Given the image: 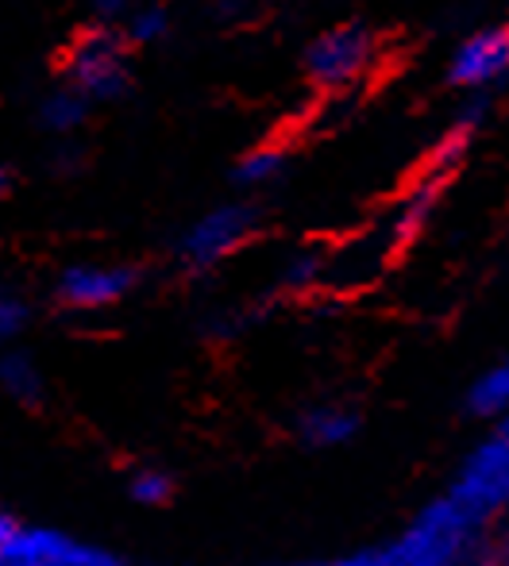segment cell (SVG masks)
<instances>
[{"instance_id": "obj_1", "label": "cell", "mask_w": 509, "mask_h": 566, "mask_svg": "<svg viewBox=\"0 0 509 566\" xmlns=\"http://www.w3.org/2000/svg\"><path fill=\"white\" fill-rule=\"evenodd\" d=\"M509 521V443L490 432L382 547L386 566H475Z\"/></svg>"}, {"instance_id": "obj_2", "label": "cell", "mask_w": 509, "mask_h": 566, "mask_svg": "<svg viewBox=\"0 0 509 566\" xmlns=\"http://www.w3.org/2000/svg\"><path fill=\"white\" fill-rule=\"evenodd\" d=\"M127 39L121 28L108 23H93V28L77 31L74 43L62 62V74L74 93H82L90 105H108L121 101L132 90V59H127Z\"/></svg>"}, {"instance_id": "obj_3", "label": "cell", "mask_w": 509, "mask_h": 566, "mask_svg": "<svg viewBox=\"0 0 509 566\" xmlns=\"http://www.w3.org/2000/svg\"><path fill=\"white\" fill-rule=\"evenodd\" d=\"M262 209L254 201H225L217 209L201 212L174 243V259L189 277L212 274L220 262L240 254L259 235Z\"/></svg>"}, {"instance_id": "obj_4", "label": "cell", "mask_w": 509, "mask_h": 566, "mask_svg": "<svg viewBox=\"0 0 509 566\" xmlns=\"http://www.w3.org/2000/svg\"><path fill=\"white\" fill-rule=\"evenodd\" d=\"M375 31L360 20H347L340 28H329L305 46V74L324 93L347 90V85H355L367 74V66L375 62Z\"/></svg>"}, {"instance_id": "obj_5", "label": "cell", "mask_w": 509, "mask_h": 566, "mask_svg": "<svg viewBox=\"0 0 509 566\" xmlns=\"http://www.w3.org/2000/svg\"><path fill=\"white\" fill-rule=\"evenodd\" d=\"M143 285V270L132 262H70L59 270L51 297L66 313H108Z\"/></svg>"}, {"instance_id": "obj_6", "label": "cell", "mask_w": 509, "mask_h": 566, "mask_svg": "<svg viewBox=\"0 0 509 566\" xmlns=\"http://www.w3.org/2000/svg\"><path fill=\"white\" fill-rule=\"evenodd\" d=\"M121 555L108 547L85 544L59 528L20 524L12 539L0 547V566H116Z\"/></svg>"}, {"instance_id": "obj_7", "label": "cell", "mask_w": 509, "mask_h": 566, "mask_svg": "<svg viewBox=\"0 0 509 566\" xmlns=\"http://www.w3.org/2000/svg\"><path fill=\"white\" fill-rule=\"evenodd\" d=\"M363 409L355 401H344V397H324V401H313V405H301L293 412V443L301 451H344L352 448L355 440L363 436Z\"/></svg>"}, {"instance_id": "obj_8", "label": "cell", "mask_w": 509, "mask_h": 566, "mask_svg": "<svg viewBox=\"0 0 509 566\" xmlns=\"http://www.w3.org/2000/svg\"><path fill=\"white\" fill-rule=\"evenodd\" d=\"M506 77H509V23H495V28H482L471 39H464L448 66V85L471 93L495 90Z\"/></svg>"}, {"instance_id": "obj_9", "label": "cell", "mask_w": 509, "mask_h": 566, "mask_svg": "<svg viewBox=\"0 0 509 566\" xmlns=\"http://www.w3.org/2000/svg\"><path fill=\"white\" fill-rule=\"evenodd\" d=\"M0 397L20 409H39L46 401V374L28 347H0Z\"/></svg>"}, {"instance_id": "obj_10", "label": "cell", "mask_w": 509, "mask_h": 566, "mask_svg": "<svg viewBox=\"0 0 509 566\" xmlns=\"http://www.w3.org/2000/svg\"><path fill=\"white\" fill-rule=\"evenodd\" d=\"M464 412L471 420H487V424H502L509 417V358L482 366L464 389Z\"/></svg>"}, {"instance_id": "obj_11", "label": "cell", "mask_w": 509, "mask_h": 566, "mask_svg": "<svg viewBox=\"0 0 509 566\" xmlns=\"http://www.w3.org/2000/svg\"><path fill=\"white\" fill-rule=\"evenodd\" d=\"M90 113H93V105L82 93H74L70 85H59V90L39 97L35 124L43 127L46 135H54V139H70V135H77L90 124Z\"/></svg>"}, {"instance_id": "obj_12", "label": "cell", "mask_w": 509, "mask_h": 566, "mask_svg": "<svg viewBox=\"0 0 509 566\" xmlns=\"http://www.w3.org/2000/svg\"><path fill=\"white\" fill-rule=\"evenodd\" d=\"M124 493L132 497V505H139V509H170L181 493V482L163 462H139V467L127 470Z\"/></svg>"}, {"instance_id": "obj_13", "label": "cell", "mask_w": 509, "mask_h": 566, "mask_svg": "<svg viewBox=\"0 0 509 566\" xmlns=\"http://www.w3.org/2000/svg\"><path fill=\"white\" fill-rule=\"evenodd\" d=\"M285 170V150L274 147V143H262V147H251L248 155L236 158L232 166V186L243 189V193H254V189H267L282 178Z\"/></svg>"}, {"instance_id": "obj_14", "label": "cell", "mask_w": 509, "mask_h": 566, "mask_svg": "<svg viewBox=\"0 0 509 566\" xmlns=\"http://www.w3.org/2000/svg\"><path fill=\"white\" fill-rule=\"evenodd\" d=\"M170 31V8L163 0H143V4H132V12L124 15L121 35L127 39V46H147L166 39Z\"/></svg>"}, {"instance_id": "obj_15", "label": "cell", "mask_w": 509, "mask_h": 566, "mask_svg": "<svg viewBox=\"0 0 509 566\" xmlns=\"http://www.w3.org/2000/svg\"><path fill=\"white\" fill-rule=\"evenodd\" d=\"M324 270H329V254L321 247H305V251H293L285 259L282 274H278V290L282 293H309L324 282Z\"/></svg>"}, {"instance_id": "obj_16", "label": "cell", "mask_w": 509, "mask_h": 566, "mask_svg": "<svg viewBox=\"0 0 509 566\" xmlns=\"http://www.w3.org/2000/svg\"><path fill=\"white\" fill-rule=\"evenodd\" d=\"M31 324H35V305L20 290L0 285V347H12L15 339H23Z\"/></svg>"}, {"instance_id": "obj_17", "label": "cell", "mask_w": 509, "mask_h": 566, "mask_svg": "<svg viewBox=\"0 0 509 566\" xmlns=\"http://www.w3.org/2000/svg\"><path fill=\"white\" fill-rule=\"evenodd\" d=\"M85 166H90V147H85L77 135L59 139L51 147V155H46V170H51V178H77Z\"/></svg>"}, {"instance_id": "obj_18", "label": "cell", "mask_w": 509, "mask_h": 566, "mask_svg": "<svg viewBox=\"0 0 509 566\" xmlns=\"http://www.w3.org/2000/svg\"><path fill=\"white\" fill-rule=\"evenodd\" d=\"M490 108H495V93H490V90H479V93H471V97L464 101V108H459V119H456V127H459V132H467V135H475V132H479L482 124H487Z\"/></svg>"}, {"instance_id": "obj_19", "label": "cell", "mask_w": 509, "mask_h": 566, "mask_svg": "<svg viewBox=\"0 0 509 566\" xmlns=\"http://www.w3.org/2000/svg\"><path fill=\"white\" fill-rule=\"evenodd\" d=\"M135 0H90L93 15H97V23H108V28H116V23H124V15L132 12Z\"/></svg>"}, {"instance_id": "obj_20", "label": "cell", "mask_w": 509, "mask_h": 566, "mask_svg": "<svg viewBox=\"0 0 509 566\" xmlns=\"http://www.w3.org/2000/svg\"><path fill=\"white\" fill-rule=\"evenodd\" d=\"M15 189H20V170L12 163H0V201H8Z\"/></svg>"}, {"instance_id": "obj_21", "label": "cell", "mask_w": 509, "mask_h": 566, "mask_svg": "<svg viewBox=\"0 0 509 566\" xmlns=\"http://www.w3.org/2000/svg\"><path fill=\"white\" fill-rule=\"evenodd\" d=\"M20 516H15V513H8V509H0V547H4L8 544V539H12L15 536V532H20Z\"/></svg>"}, {"instance_id": "obj_22", "label": "cell", "mask_w": 509, "mask_h": 566, "mask_svg": "<svg viewBox=\"0 0 509 566\" xmlns=\"http://www.w3.org/2000/svg\"><path fill=\"white\" fill-rule=\"evenodd\" d=\"M495 432H498V436H502V440L509 443V417L502 420V424H498V428H495Z\"/></svg>"}]
</instances>
